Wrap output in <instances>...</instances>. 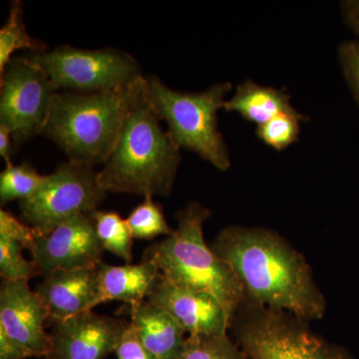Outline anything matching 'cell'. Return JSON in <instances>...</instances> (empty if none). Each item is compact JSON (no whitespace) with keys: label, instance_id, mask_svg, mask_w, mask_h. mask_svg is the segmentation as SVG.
<instances>
[{"label":"cell","instance_id":"6da1fadb","mask_svg":"<svg viewBox=\"0 0 359 359\" xmlns=\"http://www.w3.org/2000/svg\"><path fill=\"white\" fill-rule=\"evenodd\" d=\"M233 269L250 306L320 320L325 301L308 262L278 233L263 228L229 226L212 245Z\"/></svg>","mask_w":359,"mask_h":359},{"label":"cell","instance_id":"7a4b0ae2","mask_svg":"<svg viewBox=\"0 0 359 359\" xmlns=\"http://www.w3.org/2000/svg\"><path fill=\"white\" fill-rule=\"evenodd\" d=\"M160 121L146 93L144 76L114 150L98 172L104 190L152 198L172 193L181 154Z\"/></svg>","mask_w":359,"mask_h":359},{"label":"cell","instance_id":"3957f363","mask_svg":"<svg viewBox=\"0 0 359 359\" xmlns=\"http://www.w3.org/2000/svg\"><path fill=\"white\" fill-rule=\"evenodd\" d=\"M210 216L211 211L199 203L187 205L177 214L173 233L149 247L143 259L154 262L177 285L216 299L233 323L244 306L245 292L231 266L205 244L203 226Z\"/></svg>","mask_w":359,"mask_h":359},{"label":"cell","instance_id":"277c9868","mask_svg":"<svg viewBox=\"0 0 359 359\" xmlns=\"http://www.w3.org/2000/svg\"><path fill=\"white\" fill-rule=\"evenodd\" d=\"M141 80L103 93L59 91L42 135L65 151L70 162L103 166L117 144Z\"/></svg>","mask_w":359,"mask_h":359},{"label":"cell","instance_id":"5b68a950","mask_svg":"<svg viewBox=\"0 0 359 359\" xmlns=\"http://www.w3.org/2000/svg\"><path fill=\"white\" fill-rule=\"evenodd\" d=\"M149 101L179 149L192 151L219 171L231 167V156L219 130L218 111L224 109L231 82L212 85L198 93L176 91L156 75L145 77Z\"/></svg>","mask_w":359,"mask_h":359},{"label":"cell","instance_id":"8992f818","mask_svg":"<svg viewBox=\"0 0 359 359\" xmlns=\"http://www.w3.org/2000/svg\"><path fill=\"white\" fill-rule=\"evenodd\" d=\"M29 57L59 91L103 93L131 86L144 77L133 56L114 48L87 50L63 45L32 53Z\"/></svg>","mask_w":359,"mask_h":359},{"label":"cell","instance_id":"52a82bcc","mask_svg":"<svg viewBox=\"0 0 359 359\" xmlns=\"http://www.w3.org/2000/svg\"><path fill=\"white\" fill-rule=\"evenodd\" d=\"M92 167L68 161L50 175L34 195L20 202L26 223L39 236L78 215L95 211L107 196Z\"/></svg>","mask_w":359,"mask_h":359},{"label":"cell","instance_id":"ba28073f","mask_svg":"<svg viewBox=\"0 0 359 359\" xmlns=\"http://www.w3.org/2000/svg\"><path fill=\"white\" fill-rule=\"evenodd\" d=\"M249 308L236 330L238 346L249 359H349L302 325L299 318L261 306Z\"/></svg>","mask_w":359,"mask_h":359},{"label":"cell","instance_id":"9c48e42d","mask_svg":"<svg viewBox=\"0 0 359 359\" xmlns=\"http://www.w3.org/2000/svg\"><path fill=\"white\" fill-rule=\"evenodd\" d=\"M59 90L29 56H14L0 73V124L11 130L14 149L42 134Z\"/></svg>","mask_w":359,"mask_h":359},{"label":"cell","instance_id":"30bf717a","mask_svg":"<svg viewBox=\"0 0 359 359\" xmlns=\"http://www.w3.org/2000/svg\"><path fill=\"white\" fill-rule=\"evenodd\" d=\"M43 278L59 269L97 266L104 249L89 214H81L39 236L28 248Z\"/></svg>","mask_w":359,"mask_h":359},{"label":"cell","instance_id":"8fae6325","mask_svg":"<svg viewBox=\"0 0 359 359\" xmlns=\"http://www.w3.org/2000/svg\"><path fill=\"white\" fill-rule=\"evenodd\" d=\"M128 321L90 311L54 325L45 359H104L115 353Z\"/></svg>","mask_w":359,"mask_h":359},{"label":"cell","instance_id":"7c38bea8","mask_svg":"<svg viewBox=\"0 0 359 359\" xmlns=\"http://www.w3.org/2000/svg\"><path fill=\"white\" fill-rule=\"evenodd\" d=\"M47 313L28 280H4L0 287V328L25 349L29 358H46L50 334L45 332Z\"/></svg>","mask_w":359,"mask_h":359},{"label":"cell","instance_id":"4fadbf2b","mask_svg":"<svg viewBox=\"0 0 359 359\" xmlns=\"http://www.w3.org/2000/svg\"><path fill=\"white\" fill-rule=\"evenodd\" d=\"M146 299L173 316L189 337L228 334L231 321L216 299L177 285L161 273Z\"/></svg>","mask_w":359,"mask_h":359},{"label":"cell","instance_id":"5bb4252c","mask_svg":"<svg viewBox=\"0 0 359 359\" xmlns=\"http://www.w3.org/2000/svg\"><path fill=\"white\" fill-rule=\"evenodd\" d=\"M47 313V325L92 311L103 304L98 266L59 269L43 278L35 290Z\"/></svg>","mask_w":359,"mask_h":359},{"label":"cell","instance_id":"9a60e30c","mask_svg":"<svg viewBox=\"0 0 359 359\" xmlns=\"http://www.w3.org/2000/svg\"><path fill=\"white\" fill-rule=\"evenodd\" d=\"M130 323L156 359H179L183 353L185 330L173 316L148 299L131 306Z\"/></svg>","mask_w":359,"mask_h":359},{"label":"cell","instance_id":"2e32d148","mask_svg":"<svg viewBox=\"0 0 359 359\" xmlns=\"http://www.w3.org/2000/svg\"><path fill=\"white\" fill-rule=\"evenodd\" d=\"M98 273L104 302L120 301L135 306L147 299L160 269L154 262L143 259L141 264L124 266L102 262Z\"/></svg>","mask_w":359,"mask_h":359},{"label":"cell","instance_id":"e0dca14e","mask_svg":"<svg viewBox=\"0 0 359 359\" xmlns=\"http://www.w3.org/2000/svg\"><path fill=\"white\" fill-rule=\"evenodd\" d=\"M224 109L237 112L257 126L278 115L304 116L294 109L285 90L262 86L250 79L238 85L233 96L224 103Z\"/></svg>","mask_w":359,"mask_h":359},{"label":"cell","instance_id":"ac0fdd59","mask_svg":"<svg viewBox=\"0 0 359 359\" xmlns=\"http://www.w3.org/2000/svg\"><path fill=\"white\" fill-rule=\"evenodd\" d=\"M22 2H11L6 23L0 29V73L13 57L14 52L30 50L32 53L46 50L43 42L33 39L26 29L23 21Z\"/></svg>","mask_w":359,"mask_h":359},{"label":"cell","instance_id":"d6986e66","mask_svg":"<svg viewBox=\"0 0 359 359\" xmlns=\"http://www.w3.org/2000/svg\"><path fill=\"white\" fill-rule=\"evenodd\" d=\"M95 226L97 237L104 250L121 257L127 263L133 259V236L126 219L117 212L95 210L89 214Z\"/></svg>","mask_w":359,"mask_h":359},{"label":"cell","instance_id":"ffe728a7","mask_svg":"<svg viewBox=\"0 0 359 359\" xmlns=\"http://www.w3.org/2000/svg\"><path fill=\"white\" fill-rule=\"evenodd\" d=\"M45 179L46 175H40L30 163L6 165L0 174V204L28 199L39 190Z\"/></svg>","mask_w":359,"mask_h":359},{"label":"cell","instance_id":"44dd1931","mask_svg":"<svg viewBox=\"0 0 359 359\" xmlns=\"http://www.w3.org/2000/svg\"><path fill=\"white\" fill-rule=\"evenodd\" d=\"M179 359H249L228 334L196 335L186 339Z\"/></svg>","mask_w":359,"mask_h":359},{"label":"cell","instance_id":"7402d4cb","mask_svg":"<svg viewBox=\"0 0 359 359\" xmlns=\"http://www.w3.org/2000/svg\"><path fill=\"white\" fill-rule=\"evenodd\" d=\"M126 221L133 238L140 240H152L161 235L169 237L174 231L168 224L160 205L156 204L152 197H145L143 202L130 212Z\"/></svg>","mask_w":359,"mask_h":359},{"label":"cell","instance_id":"603a6c76","mask_svg":"<svg viewBox=\"0 0 359 359\" xmlns=\"http://www.w3.org/2000/svg\"><path fill=\"white\" fill-rule=\"evenodd\" d=\"M302 121H309V118L306 115H278L257 126V136L269 147L283 151L299 139Z\"/></svg>","mask_w":359,"mask_h":359},{"label":"cell","instance_id":"cb8c5ba5","mask_svg":"<svg viewBox=\"0 0 359 359\" xmlns=\"http://www.w3.org/2000/svg\"><path fill=\"white\" fill-rule=\"evenodd\" d=\"M25 245L11 238H0V273L4 280H28L41 276L33 261L23 256Z\"/></svg>","mask_w":359,"mask_h":359},{"label":"cell","instance_id":"d4e9b609","mask_svg":"<svg viewBox=\"0 0 359 359\" xmlns=\"http://www.w3.org/2000/svg\"><path fill=\"white\" fill-rule=\"evenodd\" d=\"M344 77L359 105V39L344 42L339 50Z\"/></svg>","mask_w":359,"mask_h":359},{"label":"cell","instance_id":"484cf974","mask_svg":"<svg viewBox=\"0 0 359 359\" xmlns=\"http://www.w3.org/2000/svg\"><path fill=\"white\" fill-rule=\"evenodd\" d=\"M39 233L28 224L22 223L11 212L0 210V238H11L28 250Z\"/></svg>","mask_w":359,"mask_h":359},{"label":"cell","instance_id":"4316f807","mask_svg":"<svg viewBox=\"0 0 359 359\" xmlns=\"http://www.w3.org/2000/svg\"><path fill=\"white\" fill-rule=\"evenodd\" d=\"M115 354L117 359H156L143 346L130 323L116 347Z\"/></svg>","mask_w":359,"mask_h":359},{"label":"cell","instance_id":"83f0119b","mask_svg":"<svg viewBox=\"0 0 359 359\" xmlns=\"http://www.w3.org/2000/svg\"><path fill=\"white\" fill-rule=\"evenodd\" d=\"M30 358L25 348L0 328V359Z\"/></svg>","mask_w":359,"mask_h":359},{"label":"cell","instance_id":"f1b7e54d","mask_svg":"<svg viewBox=\"0 0 359 359\" xmlns=\"http://www.w3.org/2000/svg\"><path fill=\"white\" fill-rule=\"evenodd\" d=\"M341 13L346 25L359 36V0L342 1Z\"/></svg>","mask_w":359,"mask_h":359},{"label":"cell","instance_id":"f546056e","mask_svg":"<svg viewBox=\"0 0 359 359\" xmlns=\"http://www.w3.org/2000/svg\"><path fill=\"white\" fill-rule=\"evenodd\" d=\"M13 140L11 131L4 125L0 124V156L6 165L11 164L13 154Z\"/></svg>","mask_w":359,"mask_h":359}]
</instances>
